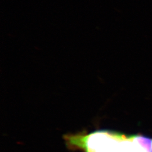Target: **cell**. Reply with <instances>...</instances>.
<instances>
[{
	"instance_id": "cell-2",
	"label": "cell",
	"mask_w": 152,
	"mask_h": 152,
	"mask_svg": "<svg viewBox=\"0 0 152 152\" xmlns=\"http://www.w3.org/2000/svg\"></svg>"
},
{
	"instance_id": "cell-1",
	"label": "cell",
	"mask_w": 152,
	"mask_h": 152,
	"mask_svg": "<svg viewBox=\"0 0 152 152\" xmlns=\"http://www.w3.org/2000/svg\"><path fill=\"white\" fill-rule=\"evenodd\" d=\"M136 140L142 147L146 148L148 152H150L152 149V140L145 136H136Z\"/></svg>"
}]
</instances>
